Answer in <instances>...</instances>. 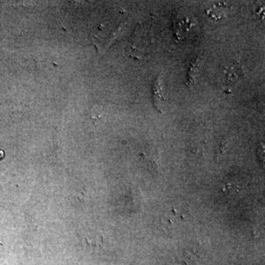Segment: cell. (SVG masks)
Masks as SVG:
<instances>
[{"label": "cell", "mask_w": 265, "mask_h": 265, "mask_svg": "<svg viewBox=\"0 0 265 265\" xmlns=\"http://www.w3.org/2000/svg\"><path fill=\"white\" fill-rule=\"evenodd\" d=\"M221 73L224 79V83L232 84L238 81L243 72L238 63L228 62L222 68Z\"/></svg>", "instance_id": "obj_1"}, {"label": "cell", "mask_w": 265, "mask_h": 265, "mask_svg": "<svg viewBox=\"0 0 265 265\" xmlns=\"http://www.w3.org/2000/svg\"><path fill=\"white\" fill-rule=\"evenodd\" d=\"M162 88L160 79L158 78L157 80H155L154 86H153V91H154L153 96H154L155 104L158 109L161 108V103L165 100L163 96Z\"/></svg>", "instance_id": "obj_2"}]
</instances>
